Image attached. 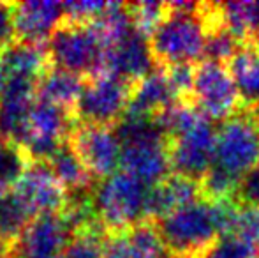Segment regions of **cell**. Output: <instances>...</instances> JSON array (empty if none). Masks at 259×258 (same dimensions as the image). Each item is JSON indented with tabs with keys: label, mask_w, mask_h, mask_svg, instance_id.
Listing matches in <instances>:
<instances>
[{
	"label": "cell",
	"mask_w": 259,
	"mask_h": 258,
	"mask_svg": "<svg viewBox=\"0 0 259 258\" xmlns=\"http://www.w3.org/2000/svg\"><path fill=\"white\" fill-rule=\"evenodd\" d=\"M222 25L240 43L256 39V18L254 2H222Z\"/></svg>",
	"instance_id": "cell-24"
},
{
	"label": "cell",
	"mask_w": 259,
	"mask_h": 258,
	"mask_svg": "<svg viewBox=\"0 0 259 258\" xmlns=\"http://www.w3.org/2000/svg\"><path fill=\"white\" fill-rule=\"evenodd\" d=\"M13 242H7L0 239V258H14L13 256Z\"/></svg>",
	"instance_id": "cell-35"
},
{
	"label": "cell",
	"mask_w": 259,
	"mask_h": 258,
	"mask_svg": "<svg viewBox=\"0 0 259 258\" xmlns=\"http://www.w3.org/2000/svg\"><path fill=\"white\" fill-rule=\"evenodd\" d=\"M131 92L133 83L111 72H101L87 78L74 110L76 122L115 128L129 108Z\"/></svg>",
	"instance_id": "cell-6"
},
{
	"label": "cell",
	"mask_w": 259,
	"mask_h": 258,
	"mask_svg": "<svg viewBox=\"0 0 259 258\" xmlns=\"http://www.w3.org/2000/svg\"><path fill=\"white\" fill-rule=\"evenodd\" d=\"M111 2H94V0H72L64 4V21L69 23H92L104 13Z\"/></svg>",
	"instance_id": "cell-31"
},
{
	"label": "cell",
	"mask_w": 259,
	"mask_h": 258,
	"mask_svg": "<svg viewBox=\"0 0 259 258\" xmlns=\"http://www.w3.org/2000/svg\"><path fill=\"white\" fill-rule=\"evenodd\" d=\"M150 188L123 170L97 182L94 188V205L104 230H120L145 221Z\"/></svg>",
	"instance_id": "cell-3"
},
{
	"label": "cell",
	"mask_w": 259,
	"mask_h": 258,
	"mask_svg": "<svg viewBox=\"0 0 259 258\" xmlns=\"http://www.w3.org/2000/svg\"><path fill=\"white\" fill-rule=\"evenodd\" d=\"M206 39L208 28L199 7L198 13L169 11L166 20L157 27L148 41L155 64L159 67H169L177 64H196L198 60H205Z\"/></svg>",
	"instance_id": "cell-2"
},
{
	"label": "cell",
	"mask_w": 259,
	"mask_h": 258,
	"mask_svg": "<svg viewBox=\"0 0 259 258\" xmlns=\"http://www.w3.org/2000/svg\"><path fill=\"white\" fill-rule=\"evenodd\" d=\"M52 65L46 45L11 41L0 50V67L4 80H28L39 82L46 69Z\"/></svg>",
	"instance_id": "cell-19"
},
{
	"label": "cell",
	"mask_w": 259,
	"mask_h": 258,
	"mask_svg": "<svg viewBox=\"0 0 259 258\" xmlns=\"http://www.w3.org/2000/svg\"><path fill=\"white\" fill-rule=\"evenodd\" d=\"M192 99L210 121L224 122L242 112V101L228 65L213 60L196 64Z\"/></svg>",
	"instance_id": "cell-8"
},
{
	"label": "cell",
	"mask_w": 259,
	"mask_h": 258,
	"mask_svg": "<svg viewBox=\"0 0 259 258\" xmlns=\"http://www.w3.org/2000/svg\"><path fill=\"white\" fill-rule=\"evenodd\" d=\"M71 239L72 232L62 214L35 216L14 242L13 256H60Z\"/></svg>",
	"instance_id": "cell-13"
},
{
	"label": "cell",
	"mask_w": 259,
	"mask_h": 258,
	"mask_svg": "<svg viewBox=\"0 0 259 258\" xmlns=\"http://www.w3.org/2000/svg\"><path fill=\"white\" fill-rule=\"evenodd\" d=\"M35 99H37L35 82L6 80L0 97V141L20 145Z\"/></svg>",
	"instance_id": "cell-16"
},
{
	"label": "cell",
	"mask_w": 259,
	"mask_h": 258,
	"mask_svg": "<svg viewBox=\"0 0 259 258\" xmlns=\"http://www.w3.org/2000/svg\"><path fill=\"white\" fill-rule=\"evenodd\" d=\"M205 258H259V249L238 235H224Z\"/></svg>",
	"instance_id": "cell-30"
},
{
	"label": "cell",
	"mask_w": 259,
	"mask_h": 258,
	"mask_svg": "<svg viewBox=\"0 0 259 258\" xmlns=\"http://www.w3.org/2000/svg\"><path fill=\"white\" fill-rule=\"evenodd\" d=\"M171 258H205L222 237L217 203L199 198L155 223Z\"/></svg>",
	"instance_id": "cell-1"
},
{
	"label": "cell",
	"mask_w": 259,
	"mask_h": 258,
	"mask_svg": "<svg viewBox=\"0 0 259 258\" xmlns=\"http://www.w3.org/2000/svg\"><path fill=\"white\" fill-rule=\"evenodd\" d=\"M236 202L240 205L259 207V166L242 177L238 193H236Z\"/></svg>",
	"instance_id": "cell-33"
},
{
	"label": "cell",
	"mask_w": 259,
	"mask_h": 258,
	"mask_svg": "<svg viewBox=\"0 0 259 258\" xmlns=\"http://www.w3.org/2000/svg\"><path fill=\"white\" fill-rule=\"evenodd\" d=\"M50 62L83 80L104 72L106 48L90 23L64 21L46 43Z\"/></svg>",
	"instance_id": "cell-4"
},
{
	"label": "cell",
	"mask_w": 259,
	"mask_h": 258,
	"mask_svg": "<svg viewBox=\"0 0 259 258\" xmlns=\"http://www.w3.org/2000/svg\"><path fill=\"white\" fill-rule=\"evenodd\" d=\"M103 258H171L155 223L140 221L133 227L109 230L103 239Z\"/></svg>",
	"instance_id": "cell-14"
},
{
	"label": "cell",
	"mask_w": 259,
	"mask_h": 258,
	"mask_svg": "<svg viewBox=\"0 0 259 258\" xmlns=\"http://www.w3.org/2000/svg\"><path fill=\"white\" fill-rule=\"evenodd\" d=\"M14 41L13 16H11V2H0V50Z\"/></svg>",
	"instance_id": "cell-34"
},
{
	"label": "cell",
	"mask_w": 259,
	"mask_h": 258,
	"mask_svg": "<svg viewBox=\"0 0 259 258\" xmlns=\"http://www.w3.org/2000/svg\"><path fill=\"white\" fill-rule=\"evenodd\" d=\"M254 18H256V39H259V2H254Z\"/></svg>",
	"instance_id": "cell-36"
},
{
	"label": "cell",
	"mask_w": 259,
	"mask_h": 258,
	"mask_svg": "<svg viewBox=\"0 0 259 258\" xmlns=\"http://www.w3.org/2000/svg\"><path fill=\"white\" fill-rule=\"evenodd\" d=\"M69 143L96 182H101L118 172L122 141L115 128L76 122L69 136Z\"/></svg>",
	"instance_id": "cell-9"
},
{
	"label": "cell",
	"mask_w": 259,
	"mask_h": 258,
	"mask_svg": "<svg viewBox=\"0 0 259 258\" xmlns=\"http://www.w3.org/2000/svg\"><path fill=\"white\" fill-rule=\"evenodd\" d=\"M155 67L150 41L136 30L129 32L125 38L106 48L104 72H111L129 83L140 82Z\"/></svg>",
	"instance_id": "cell-15"
},
{
	"label": "cell",
	"mask_w": 259,
	"mask_h": 258,
	"mask_svg": "<svg viewBox=\"0 0 259 258\" xmlns=\"http://www.w3.org/2000/svg\"><path fill=\"white\" fill-rule=\"evenodd\" d=\"M28 258H62V255L60 256H28Z\"/></svg>",
	"instance_id": "cell-38"
},
{
	"label": "cell",
	"mask_w": 259,
	"mask_h": 258,
	"mask_svg": "<svg viewBox=\"0 0 259 258\" xmlns=\"http://www.w3.org/2000/svg\"><path fill=\"white\" fill-rule=\"evenodd\" d=\"M14 41L46 45L52 34L64 23V4L53 0L11 2Z\"/></svg>",
	"instance_id": "cell-12"
},
{
	"label": "cell",
	"mask_w": 259,
	"mask_h": 258,
	"mask_svg": "<svg viewBox=\"0 0 259 258\" xmlns=\"http://www.w3.org/2000/svg\"><path fill=\"white\" fill-rule=\"evenodd\" d=\"M178 101L171 89L164 67H157L150 75L141 78L140 82L133 83L131 103L125 114L140 115V117L154 119L157 114L167 108L171 103Z\"/></svg>",
	"instance_id": "cell-20"
},
{
	"label": "cell",
	"mask_w": 259,
	"mask_h": 258,
	"mask_svg": "<svg viewBox=\"0 0 259 258\" xmlns=\"http://www.w3.org/2000/svg\"><path fill=\"white\" fill-rule=\"evenodd\" d=\"M30 159L18 145L0 141V191L13 190Z\"/></svg>",
	"instance_id": "cell-27"
},
{
	"label": "cell",
	"mask_w": 259,
	"mask_h": 258,
	"mask_svg": "<svg viewBox=\"0 0 259 258\" xmlns=\"http://www.w3.org/2000/svg\"><path fill=\"white\" fill-rule=\"evenodd\" d=\"M13 190L20 195L34 216L60 214L69 196L48 165L41 161L28 163Z\"/></svg>",
	"instance_id": "cell-11"
},
{
	"label": "cell",
	"mask_w": 259,
	"mask_h": 258,
	"mask_svg": "<svg viewBox=\"0 0 259 258\" xmlns=\"http://www.w3.org/2000/svg\"><path fill=\"white\" fill-rule=\"evenodd\" d=\"M45 163L58 179V182L64 186L67 195L85 193V191H92L96 188L97 182L92 179L79 156L71 147L69 140L62 143Z\"/></svg>",
	"instance_id": "cell-22"
},
{
	"label": "cell",
	"mask_w": 259,
	"mask_h": 258,
	"mask_svg": "<svg viewBox=\"0 0 259 258\" xmlns=\"http://www.w3.org/2000/svg\"><path fill=\"white\" fill-rule=\"evenodd\" d=\"M231 235L245 239L259 249V207L240 205Z\"/></svg>",
	"instance_id": "cell-32"
},
{
	"label": "cell",
	"mask_w": 259,
	"mask_h": 258,
	"mask_svg": "<svg viewBox=\"0 0 259 258\" xmlns=\"http://www.w3.org/2000/svg\"><path fill=\"white\" fill-rule=\"evenodd\" d=\"M167 141L171 172L177 175L199 182L215 163V129L211 128L210 119Z\"/></svg>",
	"instance_id": "cell-10"
},
{
	"label": "cell",
	"mask_w": 259,
	"mask_h": 258,
	"mask_svg": "<svg viewBox=\"0 0 259 258\" xmlns=\"http://www.w3.org/2000/svg\"><path fill=\"white\" fill-rule=\"evenodd\" d=\"M215 165L243 177L259 166V114L242 110L215 131Z\"/></svg>",
	"instance_id": "cell-5"
},
{
	"label": "cell",
	"mask_w": 259,
	"mask_h": 258,
	"mask_svg": "<svg viewBox=\"0 0 259 258\" xmlns=\"http://www.w3.org/2000/svg\"><path fill=\"white\" fill-rule=\"evenodd\" d=\"M4 83H6V80H4L2 67H0V97H2V92H4Z\"/></svg>",
	"instance_id": "cell-37"
},
{
	"label": "cell",
	"mask_w": 259,
	"mask_h": 258,
	"mask_svg": "<svg viewBox=\"0 0 259 258\" xmlns=\"http://www.w3.org/2000/svg\"><path fill=\"white\" fill-rule=\"evenodd\" d=\"M228 69L238 90L242 110L259 114V39L240 43Z\"/></svg>",
	"instance_id": "cell-18"
},
{
	"label": "cell",
	"mask_w": 259,
	"mask_h": 258,
	"mask_svg": "<svg viewBox=\"0 0 259 258\" xmlns=\"http://www.w3.org/2000/svg\"><path fill=\"white\" fill-rule=\"evenodd\" d=\"M34 217L16 191H0V239L14 244Z\"/></svg>",
	"instance_id": "cell-23"
},
{
	"label": "cell",
	"mask_w": 259,
	"mask_h": 258,
	"mask_svg": "<svg viewBox=\"0 0 259 258\" xmlns=\"http://www.w3.org/2000/svg\"><path fill=\"white\" fill-rule=\"evenodd\" d=\"M242 177L228 172L222 166L211 165V168L206 172V175L199 180V190L201 198L208 202H222V200H236L238 186Z\"/></svg>",
	"instance_id": "cell-25"
},
{
	"label": "cell",
	"mask_w": 259,
	"mask_h": 258,
	"mask_svg": "<svg viewBox=\"0 0 259 258\" xmlns=\"http://www.w3.org/2000/svg\"><path fill=\"white\" fill-rule=\"evenodd\" d=\"M240 41L231 35L224 27L219 30L208 34L206 48H205V60H213V62L226 64L229 62L235 52L238 50Z\"/></svg>",
	"instance_id": "cell-29"
},
{
	"label": "cell",
	"mask_w": 259,
	"mask_h": 258,
	"mask_svg": "<svg viewBox=\"0 0 259 258\" xmlns=\"http://www.w3.org/2000/svg\"><path fill=\"white\" fill-rule=\"evenodd\" d=\"M199 198H201V190H199L198 180L171 173L169 177L152 186L148 191L145 221L157 223L175 210L198 202Z\"/></svg>",
	"instance_id": "cell-17"
},
{
	"label": "cell",
	"mask_w": 259,
	"mask_h": 258,
	"mask_svg": "<svg viewBox=\"0 0 259 258\" xmlns=\"http://www.w3.org/2000/svg\"><path fill=\"white\" fill-rule=\"evenodd\" d=\"M74 126L76 119L72 114L46 101L35 99L18 147L30 161L45 163L62 143L69 140Z\"/></svg>",
	"instance_id": "cell-7"
},
{
	"label": "cell",
	"mask_w": 259,
	"mask_h": 258,
	"mask_svg": "<svg viewBox=\"0 0 259 258\" xmlns=\"http://www.w3.org/2000/svg\"><path fill=\"white\" fill-rule=\"evenodd\" d=\"M127 9H129L134 30L148 39L169 13L166 2H134L127 4Z\"/></svg>",
	"instance_id": "cell-26"
},
{
	"label": "cell",
	"mask_w": 259,
	"mask_h": 258,
	"mask_svg": "<svg viewBox=\"0 0 259 258\" xmlns=\"http://www.w3.org/2000/svg\"><path fill=\"white\" fill-rule=\"evenodd\" d=\"M85 80L65 69L50 65L37 82V99L69 112L74 117L76 104L79 101Z\"/></svg>",
	"instance_id": "cell-21"
},
{
	"label": "cell",
	"mask_w": 259,
	"mask_h": 258,
	"mask_svg": "<svg viewBox=\"0 0 259 258\" xmlns=\"http://www.w3.org/2000/svg\"><path fill=\"white\" fill-rule=\"evenodd\" d=\"M106 230H92L74 234L62 258H103V239Z\"/></svg>",
	"instance_id": "cell-28"
}]
</instances>
